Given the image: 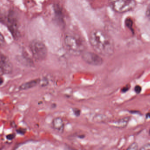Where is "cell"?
Wrapping results in <instances>:
<instances>
[{
  "instance_id": "obj_1",
  "label": "cell",
  "mask_w": 150,
  "mask_h": 150,
  "mask_svg": "<svg viewBox=\"0 0 150 150\" xmlns=\"http://www.w3.org/2000/svg\"><path fill=\"white\" fill-rule=\"evenodd\" d=\"M89 42L93 50L99 55L109 57L115 52V45L113 40L102 30H93L89 35Z\"/></svg>"
},
{
  "instance_id": "obj_2",
  "label": "cell",
  "mask_w": 150,
  "mask_h": 150,
  "mask_svg": "<svg viewBox=\"0 0 150 150\" xmlns=\"http://www.w3.org/2000/svg\"><path fill=\"white\" fill-rule=\"evenodd\" d=\"M64 43L67 52L74 56H80L85 52V42L79 36L68 33L64 38Z\"/></svg>"
},
{
  "instance_id": "obj_3",
  "label": "cell",
  "mask_w": 150,
  "mask_h": 150,
  "mask_svg": "<svg viewBox=\"0 0 150 150\" xmlns=\"http://www.w3.org/2000/svg\"><path fill=\"white\" fill-rule=\"evenodd\" d=\"M109 4L113 10L118 13L131 11L136 6L135 0H109Z\"/></svg>"
},
{
  "instance_id": "obj_4",
  "label": "cell",
  "mask_w": 150,
  "mask_h": 150,
  "mask_svg": "<svg viewBox=\"0 0 150 150\" xmlns=\"http://www.w3.org/2000/svg\"><path fill=\"white\" fill-rule=\"evenodd\" d=\"M30 48L33 57L37 61H42L45 59L48 54L46 45L38 40H33L30 45Z\"/></svg>"
},
{
  "instance_id": "obj_5",
  "label": "cell",
  "mask_w": 150,
  "mask_h": 150,
  "mask_svg": "<svg viewBox=\"0 0 150 150\" xmlns=\"http://www.w3.org/2000/svg\"><path fill=\"white\" fill-rule=\"evenodd\" d=\"M81 57L86 63L91 65L99 66L103 63V59L98 54L91 52H84Z\"/></svg>"
},
{
  "instance_id": "obj_6",
  "label": "cell",
  "mask_w": 150,
  "mask_h": 150,
  "mask_svg": "<svg viewBox=\"0 0 150 150\" xmlns=\"http://www.w3.org/2000/svg\"><path fill=\"white\" fill-rule=\"evenodd\" d=\"M0 69L1 74H10L13 71V65L8 58L4 54L1 55Z\"/></svg>"
},
{
  "instance_id": "obj_7",
  "label": "cell",
  "mask_w": 150,
  "mask_h": 150,
  "mask_svg": "<svg viewBox=\"0 0 150 150\" xmlns=\"http://www.w3.org/2000/svg\"><path fill=\"white\" fill-rule=\"evenodd\" d=\"M52 127L53 129L59 133H62L64 129V123L62 118L60 117L54 118L52 120Z\"/></svg>"
},
{
  "instance_id": "obj_8",
  "label": "cell",
  "mask_w": 150,
  "mask_h": 150,
  "mask_svg": "<svg viewBox=\"0 0 150 150\" xmlns=\"http://www.w3.org/2000/svg\"><path fill=\"white\" fill-rule=\"evenodd\" d=\"M8 22L10 26L11 31L13 33L15 37L18 35V30H17V24L16 19L14 14H13L12 13H10L8 17Z\"/></svg>"
},
{
  "instance_id": "obj_9",
  "label": "cell",
  "mask_w": 150,
  "mask_h": 150,
  "mask_svg": "<svg viewBox=\"0 0 150 150\" xmlns=\"http://www.w3.org/2000/svg\"><path fill=\"white\" fill-rule=\"evenodd\" d=\"M40 81H41L40 79H37L33 80L30 81L28 82H25V83L22 84L19 87V90H28V89L35 87L38 84H40Z\"/></svg>"
},
{
  "instance_id": "obj_10",
  "label": "cell",
  "mask_w": 150,
  "mask_h": 150,
  "mask_svg": "<svg viewBox=\"0 0 150 150\" xmlns=\"http://www.w3.org/2000/svg\"><path fill=\"white\" fill-rule=\"evenodd\" d=\"M129 117H125L122 119L118 120V121H115L111 123V125L114 127L118 128H123L125 127L129 122Z\"/></svg>"
},
{
  "instance_id": "obj_11",
  "label": "cell",
  "mask_w": 150,
  "mask_h": 150,
  "mask_svg": "<svg viewBox=\"0 0 150 150\" xmlns=\"http://www.w3.org/2000/svg\"><path fill=\"white\" fill-rule=\"evenodd\" d=\"M125 25L127 28H129L131 30H132V26H133V21L130 18H127L125 20Z\"/></svg>"
},
{
  "instance_id": "obj_12",
  "label": "cell",
  "mask_w": 150,
  "mask_h": 150,
  "mask_svg": "<svg viewBox=\"0 0 150 150\" xmlns=\"http://www.w3.org/2000/svg\"><path fill=\"white\" fill-rule=\"evenodd\" d=\"M138 148V146L137 143H133L132 144L129 146L127 150H137Z\"/></svg>"
},
{
  "instance_id": "obj_13",
  "label": "cell",
  "mask_w": 150,
  "mask_h": 150,
  "mask_svg": "<svg viewBox=\"0 0 150 150\" xmlns=\"http://www.w3.org/2000/svg\"><path fill=\"white\" fill-rule=\"evenodd\" d=\"M48 83H49V81H48V79L46 78L43 79L42 80H41L40 82V84H41L42 86H45L48 85Z\"/></svg>"
},
{
  "instance_id": "obj_14",
  "label": "cell",
  "mask_w": 150,
  "mask_h": 150,
  "mask_svg": "<svg viewBox=\"0 0 150 150\" xmlns=\"http://www.w3.org/2000/svg\"><path fill=\"white\" fill-rule=\"evenodd\" d=\"M73 111L74 113V115H75L76 116L79 117L80 115L81 110H80L79 109H73Z\"/></svg>"
},
{
  "instance_id": "obj_15",
  "label": "cell",
  "mask_w": 150,
  "mask_h": 150,
  "mask_svg": "<svg viewBox=\"0 0 150 150\" xmlns=\"http://www.w3.org/2000/svg\"><path fill=\"white\" fill-rule=\"evenodd\" d=\"M142 150H150V144H146L140 148Z\"/></svg>"
},
{
  "instance_id": "obj_16",
  "label": "cell",
  "mask_w": 150,
  "mask_h": 150,
  "mask_svg": "<svg viewBox=\"0 0 150 150\" xmlns=\"http://www.w3.org/2000/svg\"><path fill=\"white\" fill-rule=\"evenodd\" d=\"M134 90H135V92L137 94H139L141 92L142 88H141V86H135Z\"/></svg>"
},
{
  "instance_id": "obj_17",
  "label": "cell",
  "mask_w": 150,
  "mask_h": 150,
  "mask_svg": "<svg viewBox=\"0 0 150 150\" xmlns=\"http://www.w3.org/2000/svg\"><path fill=\"white\" fill-rule=\"evenodd\" d=\"M15 137V135L14 134H10L6 136V138L8 140H12Z\"/></svg>"
},
{
  "instance_id": "obj_18",
  "label": "cell",
  "mask_w": 150,
  "mask_h": 150,
  "mask_svg": "<svg viewBox=\"0 0 150 150\" xmlns=\"http://www.w3.org/2000/svg\"><path fill=\"white\" fill-rule=\"evenodd\" d=\"M17 133H19V134L23 135L25 133V130L23 129H20L17 130Z\"/></svg>"
},
{
  "instance_id": "obj_19",
  "label": "cell",
  "mask_w": 150,
  "mask_h": 150,
  "mask_svg": "<svg viewBox=\"0 0 150 150\" xmlns=\"http://www.w3.org/2000/svg\"><path fill=\"white\" fill-rule=\"evenodd\" d=\"M129 87H128V86H125L122 89V93H125V92H127L129 90Z\"/></svg>"
},
{
  "instance_id": "obj_20",
  "label": "cell",
  "mask_w": 150,
  "mask_h": 150,
  "mask_svg": "<svg viewBox=\"0 0 150 150\" xmlns=\"http://www.w3.org/2000/svg\"><path fill=\"white\" fill-rule=\"evenodd\" d=\"M146 16H147L149 18H150V6L148 7L147 10H146Z\"/></svg>"
},
{
  "instance_id": "obj_21",
  "label": "cell",
  "mask_w": 150,
  "mask_h": 150,
  "mask_svg": "<svg viewBox=\"0 0 150 150\" xmlns=\"http://www.w3.org/2000/svg\"><path fill=\"white\" fill-rule=\"evenodd\" d=\"M2 81H3V79H2V78H1V85H2Z\"/></svg>"
}]
</instances>
